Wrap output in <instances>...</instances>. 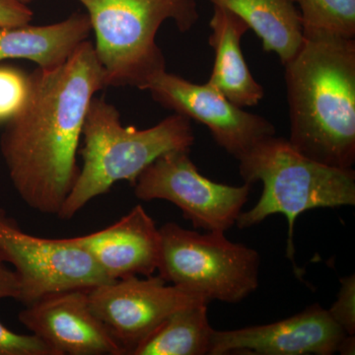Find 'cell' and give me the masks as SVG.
<instances>
[{"label":"cell","instance_id":"d6986e66","mask_svg":"<svg viewBox=\"0 0 355 355\" xmlns=\"http://www.w3.org/2000/svg\"><path fill=\"white\" fill-rule=\"evenodd\" d=\"M29 92V73L0 65V123L10 121L22 108Z\"/></svg>","mask_w":355,"mask_h":355},{"label":"cell","instance_id":"7a4b0ae2","mask_svg":"<svg viewBox=\"0 0 355 355\" xmlns=\"http://www.w3.org/2000/svg\"><path fill=\"white\" fill-rule=\"evenodd\" d=\"M291 137L299 153L331 167L355 163V40L304 37L286 65Z\"/></svg>","mask_w":355,"mask_h":355},{"label":"cell","instance_id":"ba28073f","mask_svg":"<svg viewBox=\"0 0 355 355\" xmlns=\"http://www.w3.org/2000/svg\"><path fill=\"white\" fill-rule=\"evenodd\" d=\"M189 153L174 150L155 159L133 184L135 197L144 202L167 200L193 227L225 233L236 225L251 184L216 183L200 174Z\"/></svg>","mask_w":355,"mask_h":355},{"label":"cell","instance_id":"7c38bea8","mask_svg":"<svg viewBox=\"0 0 355 355\" xmlns=\"http://www.w3.org/2000/svg\"><path fill=\"white\" fill-rule=\"evenodd\" d=\"M18 320L55 355H123L89 305L87 291L57 292L25 306Z\"/></svg>","mask_w":355,"mask_h":355},{"label":"cell","instance_id":"30bf717a","mask_svg":"<svg viewBox=\"0 0 355 355\" xmlns=\"http://www.w3.org/2000/svg\"><path fill=\"white\" fill-rule=\"evenodd\" d=\"M144 90L163 108L205 125L216 144L236 159L277 132L270 121L245 111L209 83H193L165 70Z\"/></svg>","mask_w":355,"mask_h":355},{"label":"cell","instance_id":"603a6c76","mask_svg":"<svg viewBox=\"0 0 355 355\" xmlns=\"http://www.w3.org/2000/svg\"><path fill=\"white\" fill-rule=\"evenodd\" d=\"M19 297V282L13 270L0 261V299Z\"/></svg>","mask_w":355,"mask_h":355},{"label":"cell","instance_id":"5b68a950","mask_svg":"<svg viewBox=\"0 0 355 355\" xmlns=\"http://www.w3.org/2000/svg\"><path fill=\"white\" fill-rule=\"evenodd\" d=\"M87 11L94 50L108 87L144 90L166 70L164 53L156 43L163 23L172 20L182 33L200 19L198 0H77Z\"/></svg>","mask_w":355,"mask_h":355},{"label":"cell","instance_id":"e0dca14e","mask_svg":"<svg viewBox=\"0 0 355 355\" xmlns=\"http://www.w3.org/2000/svg\"><path fill=\"white\" fill-rule=\"evenodd\" d=\"M214 333L207 304L189 306L166 319L132 355L209 354Z\"/></svg>","mask_w":355,"mask_h":355},{"label":"cell","instance_id":"8fae6325","mask_svg":"<svg viewBox=\"0 0 355 355\" xmlns=\"http://www.w3.org/2000/svg\"><path fill=\"white\" fill-rule=\"evenodd\" d=\"M349 336L319 304L268 324L216 331L209 355H331Z\"/></svg>","mask_w":355,"mask_h":355},{"label":"cell","instance_id":"4fadbf2b","mask_svg":"<svg viewBox=\"0 0 355 355\" xmlns=\"http://www.w3.org/2000/svg\"><path fill=\"white\" fill-rule=\"evenodd\" d=\"M112 280L157 272L160 232L140 205L109 227L73 237Z\"/></svg>","mask_w":355,"mask_h":355},{"label":"cell","instance_id":"3957f363","mask_svg":"<svg viewBox=\"0 0 355 355\" xmlns=\"http://www.w3.org/2000/svg\"><path fill=\"white\" fill-rule=\"evenodd\" d=\"M83 166L58 217L69 220L93 198L114 184L133 186L155 159L174 150L191 151L195 133L191 120L174 113L153 128L125 127L121 114L105 98H93L84 121Z\"/></svg>","mask_w":355,"mask_h":355},{"label":"cell","instance_id":"cb8c5ba5","mask_svg":"<svg viewBox=\"0 0 355 355\" xmlns=\"http://www.w3.org/2000/svg\"><path fill=\"white\" fill-rule=\"evenodd\" d=\"M354 336H347L340 345L338 352L340 354H354Z\"/></svg>","mask_w":355,"mask_h":355},{"label":"cell","instance_id":"44dd1931","mask_svg":"<svg viewBox=\"0 0 355 355\" xmlns=\"http://www.w3.org/2000/svg\"><path fill=\"white\" fill-rule=\"evenodd\" d=\"M0 355L55 354L38 336L14 333L0 322Z\"/></svg>","mask_w":355,"mask_h":355},{"label":"cell","instance_id":"8992f818","mask_svg":"<svg viewBox=\"0 0 355 355\" xmlns=\"http://www.w3.org/2000/svg\"><path fill=\"white\" fill-rule=\"evenodd\" d=\"M157 272L167 284L209 303L241 302L259 287L260 254L224 232L202 234L174 222L159 228Z\"/></svg>","mask_w":355,"mask_h":355},{"label":"cell","instance_id":"2e32d148","mask_svg":"<svg viewBox=\"0 0 355 355\" xmlns=\"http://www.w3.org/2000/svg\"><path fill=\"white\" fill-rule=\"evenodd\" d=\"M239 16L261 40L263 50L286 65L304 41L302 21L292 0H209Z\"/></svg>","mask_w":355,"mask_h":355},{"label":"cell","instance_id":"d4e9b609","mask_svg":"<svg viewBox=\"0 0 355 355\" xmlns=\"http://www.w3.org/2000/svg\"><path fill=\"white\" fill-rule=\"evenodd\" d=\"M21 1L28 6V4L32 3V2L36 1V0H21Z\"/></svg>","mask_w":355,"mask_h":355},{"label":"cell","instance_id":"9c48e42d","mask_svg":"<svg viewBox=\"0 0 355 355\" xmlns=\"http://www.w3.org/2000/svg\"><path fill=\"white\" fill-rule=\"evenodd\" d=\"M95 316L104 324L123 355H132L166 319L177 311L205 302L159 275L116 279L88 289Z\"/></svg>","mask_w":355,"mask_h":355},{"label":"cell","instance_id":"6da1fadb","mask_svg":"<svg viewBox=\"0 0 355 355\" xmlns=\"http://www.w3.org/2000/svg\"><path fill=\"white\" fill-rule=\"evenodd\" d=\"M106 88V73L88 40L57 69L29 73L27 99L6 123L0 151L30 209L53 216L62 209L80 174L76 155L89 105Z\"/></svg>","mask_w":355,"mask_h":355},{"label":"cell","instance_id":"7402d4cb","mask_svg":"<svg viewBox=\"0 0 355 355\" xmlns=\"http://www.w3.org/2000/svg\"><path fill=\"white\" fill-rule=\"evenodd\" d=\"M34 13L21 0H0V28L30 24Z\"/></svg>","mask_w":355,"mask_h":355},{"label":"cell","instance_id":"52a82bcc","mask_svg":"<svg viewBox=\"0 0 355 355\" xmlns=\"http://www.w3.org/2000/svg\"><path fill=\"white\" fill-rule=\"evenodd\" d=\"M0 261L13 266L24 306L57 292L88 289L113 282L73 238L28 234L0 209Z\"/></svg>","mask_w":355,"mask_h":355},{"label":"cell","instance_id":"ac0fdd59","mask_svg":"<svg viewBox=\"0 0 355 355\" xmlns=\"http://www.w3.org/2000/svg\"><path fill=\"white\" fill-rule=\"evenodd\" d=\"M297 6L304 37L331 35L355 38V0H292Z\"/></svg>","mask_w":355,"mask_h":355},{"label":"cell","instance_id":"9a60e30c","mask_svg":"<svg viewBox=\"0 0 355 355\" xmlns=\"http://www.w3.org/2000/svg\"><path fill=\"white\" fill-rule=\"evenodd\" d=\"M92 32L87 13L76 12L55 24L0 28V62L28 60L39 69H57Z\"/></svg>","mask_w":355,"mask_h":355},{"label":"cell","instance_id":"ffe728a7","mask_svg":"<svg viewBox=\"0 0 355 355\" xmlns=\"http://www.w3.org/2000/svg\"><path fill=\"white\" fill-rule=\"evenodd\" d=\"M340 292L336 302L328 310L331 319L349 336L355 335V277L340 279Z\"/></svg>","mask_w":355,"mask_h":355},{"label":"cell","instance_id":"277c9868","mask_svg":"<svg viewBox=\"0 0 355 355\" xmlns=\"http://www.w3.org/2000/svg\"><path fill=\"white\" fill-rule=\"evenodd\" d=\"M240 175L245 183H263L258 203L241 212L236 225L252 227L272 214H282L288 223L286 256L293 263L294 224L303 212L355 205V172L331 167L299 153L288 139L266 137L243 154Z\"/></svg>","mask_w":355,"mask_h":355},{"label":"cell","instance_id":"5bb4252c","mask_svg":"<svg viewBox=\"0 0 355 355\" xmlns=\"http://www.w3.org/2000/svg\"><path fill=\"white\" fill-rule=\"evenodd\" d=\"M209 27L214 62L207 83L241 108L258 106L265 97V89L254 78L241 46L249 27L239 16L219 6H214Z\"/></svg>","mask_w":355,"mask_h":355}]
</instances>
